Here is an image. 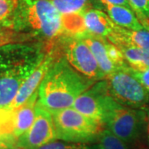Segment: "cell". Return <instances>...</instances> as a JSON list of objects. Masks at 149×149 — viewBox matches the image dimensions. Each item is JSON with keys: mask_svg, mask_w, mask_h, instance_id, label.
<instances>
[{"mask_svg": "<svg viewBox=\"0 0 149 149\" xmlns=\"http://www.w3.org/2000/svg\"><path fill=\"white\" fill-rule=\"evenodd\" d=\"M56 139L76 143H93L104 126L72 107L52 112Z\"/></svg>", "mask_w": 149, "mask_h": 149, "instance_id": "5", "label": "cell"}, {"mask_svg": "<svg viewBox=\"0 0 149 149\" xmlns=\"http://www.w3.org/2000/svg\"><path fill=\"white\" fill-rule=\"evenodd\" d=\"M12 29L49 42L65 36L62 16L48 0H20Z\"/></svg>", "mask_w": 149, "mask_h": 149, "instance_id": "3", "label": "cell"}, {"mask_svg": "<svg viewBox=\"0 0 149 149\" xmlns=\"http://www.w3.org/2000/svg\"><path fill=\"white\" fill-rule=\"evenodd\" d=\"M10 149H25V148H22V147H20V146H18V145L15 144V145H13Z\"/></svg>", "mask_w": 149, "mask_h": 149, "instance_id": "29", "label": "cell"}, {"mask_svg": "<svg viewBox=\"0 0 149 149\" xmlns=\"http://www.w3.org/2000/svg\"><path fill=\"white\" fill-rule=\"evenodd\" d=\"M79 37L81 38L91 49L100 68L105 75V78L118 70L109 58L105 46L106 38L97 37L90 33H85L84 35L79 36Z\"/></svg>", "mask_w": 149, "mask_h": 149, "instance_id": "14", "label": "cell"}, {"mask_svg": "<svg viewBox=\"0 0 149 149\" xmlns=\"http://www.w3.org/2000/svg\"><path fill=\"white\" fill-rule=\"evenodd\" d=\"M128 2L140 22L149 30V0H128Z\"/></svg>", "mask_w": 149, "mask_h": 149, "instance_id": "22", "label": "cell"}, {"mask_svg": "<svg viewBox=\"0 0 149 149\" xmlns=\"http://www.w3.org/2000/svg\"><path fill=\"white\" fill-rule=\"evenodd\" d=\"M93 1L96 7L99 8L98 9L104 11L113 23L118 27L133 31H139L145 28L132 9L123 6L113 5L104 0Z\"/></svg>", "mask_w": 149, "mask_h": 149, "instance_id": "11", "label": "cell"}, {"mask_svg": "<svg viewBox=\"0 0 149 149\" xmlns=\"http://www.w3.org/2000/svg\"><path fill=\"white\" fill-rule=\"evenodd\" d=\"M146 140L149 148V115L147 117V121H146Z\"/></svg>", "mask_w": 149, "mask_h": 149, "instance_id": "27", "label": "cell"}, {"mask_svg": "<svg viewBox=\"0 0 149 149\" xmlns=\"http://www.w3.org/2000/svg\"><path fill=\"white\" fill-rule=\"evenodd\" d=\"M92 144L94 149H137L118 139L105 128Z\"/></svg>", "mask_w": 149, "mask_h": 149, "instance_id": "18", "label": "cell"}, {"mask_svg": "<svg viewBox=\"0 0 149 149\" xmlns=\"http://www.w3.org/2000/svg\"><path fill=\"white\" fill-rule=\"evenodd\" d=\"M122 52L127 64L133 70H143L149 68V52L134 47L117 46Z\"/></svg>", "mask_w": 149, "mask_h": 149, "instance_id": "16", "label": "cell"}, {"mask_svg": "<svg viewBox=\"0 0 149 149\" xmlns=\"http://www.w3.org/2000/svg\"><path fill=\"white\" fill-rule=\"evenodd\" d=\"M113 100L104 79L95 82L82 93L75 100L72 108L83 115L104 125L108 109Z\"/></svg>", "mask_w": 149, "mask_h": 149, "instance_id": "8", "label": "cell"}, {"mask_svg": "<svg viewBox=\"0 0 149 149\" xmlns=\"http://www.w3.org/2000/svg\"><path fill=\"white\" fill-rule=\"evenodd\" d=\"M95 82L77 72L64 57L60 56L39 86L37 103L51 112L70 108Z\"/></svg>", "mask_w": 149, "mask_h": 149, "instance_id": "2", "label": "cell"}, {"mask_svg": "<svg viewBox=\"0 0 149 149\" xmlns=\"http://www.w3.org/2000/svg\"><path fill=\"white\" fill-rule=\"evenodd\" d=\"M61 52H60L56 48L53 42H51L42 61L21 85L13 101L9 106L10 109H16L23 105L38 91L39 86L47 73L48 70L60 56H61Z\"/></svg>", "mask_w": 149, "mask_h": 149, "instance_id": "10", "label": "cell"}, {"mask_svg": "<svg viewBox=\"0 0 149 149\" xmlns=\"http://www.w3.org/2000/svg\"><path fill=\"white\" fill-rule=\"evenodd\" d=\"M83 20L87 33L106 39L116 26L104 11L98 8H91L84 12Z\"/></svg>", "mask_w": 149, "mask_h": 149, "instance_id": "12", "label": "cell"}, {"mask_svg": "<svg viewBox=\"0 0 149 149\" xmlns=\"http://www.w3.org/2000/svg\"><path fill=\"white\" fill-rule=\"evenodd\" d=\"M0 139L17 143L14 137V109L10 108L0 109Z\"/></svg>", "mask_w": 149, "mask_h": 149, "instance_id": "19", "label": "cell"}, {"mask_svg": "<svg viewBox=\"0 0 149 149\" xmlns=\"http://www.w3.org/2000/svg\"><path fill=\"white\" fill-rule=\"evenodd\" d=\"M59 11L61 16L83 14L91 8V0H48Z\"/></svg>", "mask_w": 149, "mask_h": 149, "instance_id": "17", "label": "cell"}, {"mask_svg": "<svg viewBox=\"0 0 149 149\" xmlns=\"http://www.w3.org/2000/svg\"><path fill=\"white\" fill-rule=\"evenodd\" d=\"M63 37L61 47L64 58L72 68L91 80H104L105 75L87 44L79 37Z\"/></svg>", "mask_w": 149, "mask_h": 149, "instance_id": "7", "label": "cell"}, {"mask_svg": "<svg viewBox=\"0 0 149 149\" xmlns=\"http://www.w3.org/2000/svg\"><path fill=\"white\" fill-rule=\"evenodd\" d=\"M34 149H94L92 143H76L61 140H54Z\"/></svg>", "mask_w": 149, "mask_h": 149, "instance_id": "23", "label": "cell"}, {"mask_svg": "<svg viewBox=\"0 0 149 149\" xmlns=\"http://www.w3.org/2000/svg\"><path fill=\"white\" fill-rule=\"evenodd\" d=\"M104 1H106L107 3H111V4H113V5L123 6V7H126V8H130V9L133 10L132 7H131L129 2H128V0H104Z\"/></svg>", "mask_w": 149, "mask_h": 149, "instance_id": "25", "label": "cell"}, {"mask_svg": "<svg viewBox=\"0 0 149 149\" xmlns=\"http://www.w3.org/2000/svg\"><path fill=\"white\" fill-rule=\"evenodd\" d=\"M56 140L52 112L40 105L36 106V118L31 128L17 140V145L25 149H34Z\"/></svg>", "mask_w": 149, "mask_h": 149, "instance_id": "9", "label": "cell"}, {"mask_svg": "<svg viewBox=\"0 0 149 149\" xmlns=\"http://www.w3.org/2000/svg\"><path fill=\"white\" fill-rule=\"evenodd\" d=\"M147 117L143 110L124 106L113 100L107 112L104 126L123 142L135 148L143 149Z\"/></svg>", "mask_w": 149, "mask_h": 149, "instance_id": "4", "label": "cell"}, {"mask_svg": "<svg viewBox=\"0 0 149 149\" xmlns=\"http://www.w3.org/2000/svg\"><path fill=\"white\" fill-rule=\"evenodd\" d=\"M47 42H24L0 47V109L9 108L18 90L42 61Z\"/></svg>", "mask_w": 149, "mask_h": 149, "instance_id": "1", "label": "cell"}, {"mask_svg": "<svg viewBox=\"0 0 149 149\" xmlns=\"http://www.w3.org/2000/svg\"><path fill=\"white\" fill-rule=\"evenodd\" d=\"M112 97L122 105L145 111L149 108V94L130 70L129 65L116 70L106 78Z\"/></svg>", "mask_w": 149, "mask_h": 149, "instance_id": "6", "label": "cell"}, {"mask_svg": "<svg viewBox=\"0 0 149 149\" xmlns=\"http://www.w3.org/2000/svg\"><path fill=\"white\" fill-rule=\"evenodd\" d=\"M5 29H10L6 26L5 24L2 22H0V31H3V30H5Z\"/></svg>", "mask_w": 149, "mask_h": 149, "instance_id": "28", "label": "cell"}, {"mask_svg": "<svg viewBox=\"0 0 149 149\" xmlns=\"http://www.w3.org/2000/svg\"><path fill=\"white\" fill-rule=\"evenodd\" d=\"M20 0H0V22L12 29L13 18ZM13 30V29H12Z\"/></svg>", "mask_w": 149, "mask_h": 149, "instance_id": "20", "label": "cell"}, {"mask_svg": "<svg viewBox=\"0 0 149 149\" xmlns=\"http://www.w3.org/2000/svg\"><path fill=\"white\" fill-rule=\"evenodd\" d=\"M129 70L141 82V84L143 85L145 90L149 94V68L143 70H136L129 66Z\"/></svg>", "mask_w": 149, "mask_h": 149, "instance_id": "24", "label": "cell"}, {"mask_svg": "<svg viewBox=\"0 0 149 149\" xmlns=\"http://www.w3.org/2000/svg\"><path fill=\"white\" fill-rule=\"evenodd\" d=\"M15 144H17L16 143L12 141L0 139V149H10Z\"/></svg>", "mask_w": 149, "mask_h": 149, "instance_id": "26", "label": "cell"}, {"mask_svg": "<svg viewBox=\"0 0 149 149\" xmlns=\"http://www.w3.org/2000/svg\"><path fill=\"white\" fill-rule=\"evenodd\" d=\"M38 91L23 105L14 109V137L17 140L29 128L36 118Z\"/></svg>", "mask_w": 149, "mask_h": 149, "instance_id": "15", "label": "cell"}, {"mask_svg": "<svg viewBox=\"0 0 149 149\" xmlns=\"http://www.w3.org/2000/svg\"><path fill=\"white\" fill-rule=\"evenodd\" d=\"M107 40L116 46L134 47L149 52V30L147 28L133 31L116 25Z\"/></svg>", "mask_w": 149, "mask_h": 149, "instance_id": "13", "label": "cell"}, {"mask_svg": "<svg viewBox=\"0 0 149 149\" xmlns=\"http://www.w3.org/2000/svg\"><path fill=\"white\" fill-rule=\"evenodd\" d=\"M34 39L36 38L32 35L17 32L12 29H5L0 31V47L10 43L32 42Z\"/></svg>", "mask_w": 149, "mask_h": 149, "instance_id": "21", "label": "cell"}]
</instances>
